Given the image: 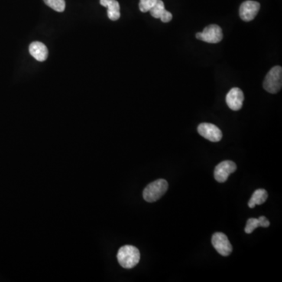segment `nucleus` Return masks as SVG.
<instances>
[{
    "instance_id": "f03ea898",
    "label": "nucleus",
    "mask_w": 282,
    "mask_h": 282,
    "mask_svg": "<svg viewBox=\"0 0 282 282\" xmlns=\"http://www.w3.org/2000/svg\"><path fill=\"white\" fill-rule=\"evenodd\" d=\"M168 186V182L164 179H159L149 183L143 192L144 200L147 202H156L166 193Z\"/></svg>"
},
{
    "instance_id": "ddd939ff",
    "label": "nucleus",
    "mask_w": 282,
    "mask_h": 282,
    "mask_svg": "<svg viewBox=\"0 0 282 282\" xmlns=\"http://www.w3.org/2000/svg\"><path fill=\"white\" fill-rule=\"evenodd\" d=\"M267 197H268V195H267V191L264 189H258L252 195V198L248 203V207L253 209L256 206V205H262L267 201Z\"/></svg>"
},
{
    "instance_id": "9d476101",
    "label": "nucleus",
    "mask_w": 282,
    "mask_h": 282,
    "mask_svg": "<svg viewBox=\"0 0 282 282\" xmlns=\"http://www.w3.org/2000/svg\"><path fill=\"white\" fill-rule=\"evenodd\" d=\"M150 15L154 18L161 19L163 23H168L173 19V14L165 9L164 3L157 0L154 7L150 10Z\"/></svg>"
},
{
    "instance_id": "9b49d317",
    "label": "nucleus",
    "mask_w": 282,
    "mask_h": 282,
    "mask_svg": "<svg viewBox=\"0 0 282 282\" xmlns=\"http://www.w3.org/2000/svg\"><path fill=\"white\" fill-rule=\"evenodd\" d=\"M29 53L38 61H44L48 57V49L41 42H33L29 46Z\"/></svg>"
},
{
    "instance_id": "423d86ee",
    "label": "nucleus",
    "mask_w": 282,
    "mask_h": 282,
    "mask_svg": "<svg viewBox=\"0 0 282 282\" xmlns=\"http://www.w3.org/2000/svg\"><path fill=\"white\" fill-rule=\"evenodd\" d=\"M260 4L257 1L247 0L240 6L239 15L244 21H251L257 17L260 11Z\"/></svg>"
},
{
    "instance_id": "6e6552de",
    "label": "nucleus",
    "mask_w": 282,
    "mask_h": 282,
    "mask_svg": "<svg viewBox=\"0 0 282 282\" xmlns=\"http://www.w3.org/2000/svg\"><path fill=\"white\" fill-rule=\"evenodd\" d=\"M198 132L202 137L212 142H219L223 137L221 130L212 123H201L198 127Z\"/></svg>"
},
{
    "instance_id": "f257e3e1",
    "label": "nucleus",
    "mask_w": 282,
    "mask_h": 282,
    "mask_svg": "<svg viewBox=\"0 0 282 282\" xmlns=\"http://www.w3.org/2000/svg\"><path fill=\"white\" fill-rule=\"evenodd\" d=\"M117 259L121 267L131 269L137 266L140 262V251L133 245H125L118 250Z\"/></svg>"
},
{
    "instance_id": "20e7f679",
    "label": "nucleus",
    "mask_w": 282,
    "mask_h": 282,
    "mask_svg": "<svg viewBox=\"0 0 282 282\" xmlns=\"http://www.w3.org/2000/svg\"><path fill=\"white\" fill-rule=\"evenodd\" d=\"M223 31L221 27L216 24H210L204 28L202 33H198L196 34V38L198 40H202L205 43H220L222 41Z\"/></svg>"
},
{
    "instance_id": "f8f14e48",
    "label": "nucleus",
    "mask_w": 282,
    "mask_h": 282,
    "mask_svg": "<svg viewBox=\"0 0 282 282\" xmlns=\"http://www.w3.org/2000/svg\"><path fill=\"white\" fill-rule=\"evenodd\" d=\"M100 4L108 9V17L111 21L120 18V5L117 0H100Z\"/></svg>"
},
{
    "instance_id": "1a4fd4ad",
    "label": "nucleus",
    "mask_w": 282,
    "mask_h": 282,
    "mask_svg": "<svg viewBox=\"0 0 282 282\" xmlns=\"http://www.w3.org/2000/svg\"><path fill=\"white\" fill-rule=\"evenodd\" d=\"M244 93L239 88H232L226 97L227 105L233 111H239L242 108Z\"/></svg>"
},
{
    "instance_id": "dca6fc26",
    "label": "nucleus",
    "mask_w": 282,
    "mask_h": 282,
    "mask_svg": "<svg viewBox=\"0 0 282 282\" xmlns=\"http://www.w3.org/2000/svg\"><path fill=\"white\" fill-rule=\"evenodd\" d=\"M156 2H157V0H140V4H139L140 11L143 13L148 12L150 9L154 7Z\"/></svg>"
},
{
    "instance_id": "7ed1b4c3",
    "label": "nucleus",
    "mask_w": 282,
    "mask_h": 282,
    "mask_svg": "<svg viewBox=\"0 0 282 282\" xmlns=\"http://www.w3.org/2000/svg\"><path fill=\"white\" fill-rule=\"evenodd\" d=\"M282 69L280 66L272 68L266 75L263 88L270 93H277L281 89Z\"/></svg>"
},
{
    "instance_id": "2eb2a0df",
    "label": "nucleus",
    "mask_w": 282,
    "mask_h": 282,
    "mask_svg": "<svg viewBox=\"0 0 282 282\" xmlns=\"http://www.w3.org/2000/svg\"><path fill=\"white\" fill-rule=\"evenodd\" d=\"M260 227V223L259 219H256V218H250L248 220L246 223V226H245V228H244V231L246 234H251L254 231L256 228Z\"/></svg>"
},
{
    "instance_id": "0eeeda50",
    "label": "nucleus",
    "mask_w": 282,
    "mask_h": 282,
    "mask_svg": "<svg viewBox=\"0 0 282 282\" xmlns=\"http://www.w3.org/2000/svg\"><path fill=\"white\" fill-rule=\"evenodd\" d=\"M237 166L234 162L224 161L215 166L214 177L219 183L227 181L231 173L236 171Z\"/></svg>"
},
{
    "instance_id": "f3484780",
    "label": "nucleus",
    "mask_w": 282,
    "mask_h": 282,
    "mask_svg": "<svg viewBox=\"0 0 282 282\" xmlns=\"http://www.w3.org/2000/svg\"><path fill=\"white\" fill-rule=\"evenodd\" d=\"M258 219L260 221V227H262V228H268L269 226H270V221L265 216L262 215Z\"/></svg>"
},
{
    "instance_id": "39448f33",
    "label": "nucleus",
    "mask_w": 282,
    "mask_h": 282,
    "mask_svg": "<svg viewBox=\"0 0 282 282\" xmlns=\"http://www.w3.org/2000/svg\"><path fill=\"white\" fill-rule=\"evenodd\" d=\"M212 244L214 248L223 257H228L232 253V245L227 235L224 233H215L212 235Z\"/></svg>"
},
{
    "instance_id": "4468645a",
    "label": "nucleus",
    "mask_w": 282,
    "mask_h": 282,
    "mask_svg": "<svg viewBox=\"0 0 282 282\" xmlns=\"http://www.w3.org/2000/svg\"><path fill=\"white\" fill-rule=\"evenodd\" d=\"M46 5L54 10L56 12H63L65 10V0H43Z\"/></svg>"
}]
</instances>
